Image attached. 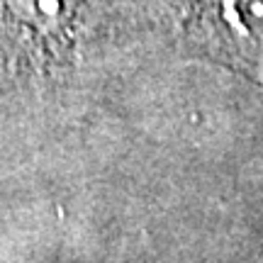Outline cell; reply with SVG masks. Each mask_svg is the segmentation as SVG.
I'll return each mask as SVG.
<instances>
[{
  "mask_svg": "<svg viewBox=\"0 0 263 263\" xmlns=\"http://www.w3.org/2000/svg\"><path fill=\"white\" fill-rule=\"evenodd\" d=\"M188 34L210 57L263 81V0H195Z\"/></svg>",
  "mask_w": 263,
  "mask_h": 263,
  "instance_id": "6da1fadb",
  "label": "cell"
},
{
  "mask_svg": "<svg viewBox=\"0 0 263 263\" xmlns=\"http://www.w3.org/2000/svg\"><path fill=\"white\" fill-rule=\"evenodd\" d=\"M78 0H0V17L32 47L54 51L66 47Z\"/></svg>",
  "mask_w": 263,
  "mask_h": 263,
  "instance_id": "7a4b0ae2",
  "label": "cell"
}]
</instances>
